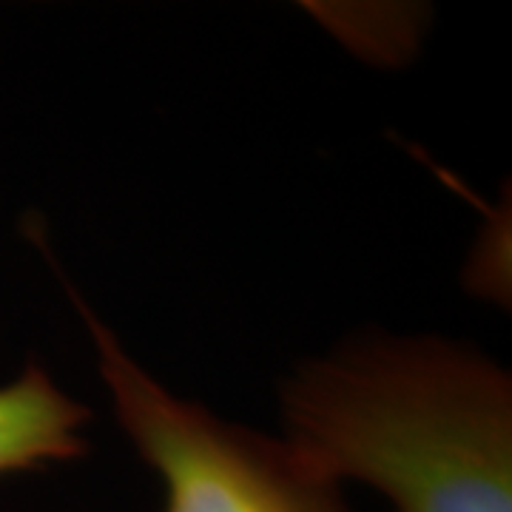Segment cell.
Segmentation results:
<instances>
[{
  "label": "cell",
  "mask_w": 512,
  "mask_h": 512,
  "mask_svg": "<svg viewBox=\"0 0 512 512\" xmlns=\"http://www.w3.org/2000/svg\"><path fill=\"white\" fill-rule=\"evenodd\" d=\"M288 444L390 512H512V382L476 350L382 339L305 365L282 393Z\"/></svg>",
  "instance_id": "cell-1"
},
{
  "label": "cell",
  "mask_w": 512,
  "mask_h": 512,
  "mask_svg": "<svg viewBox=\"0 0 512 512\" xmlns=\"http://www.w3.org/2000/svg\"><path fill=\"white\" fill-rule=\"evenodd\" d=\"M72 299L123 430L163 478V512H353L342 487L319 476L288 441L220 421L200 404L171 396L77 293Z\"/></svg>",
  "instance_id": "cell-2"
},
{
  "label": "cell",
  "mask_w": 512,
  "mask_h": 512,
  "mask_svg": "<svg viewBox=\"0 0 512 512\" xmlns=\"http://www.w3.org/2000/svg\"><path fill=\"white\" fill-rule=\"evenodd\" d=\"M86 419V407L69 399L46 370L29 365L0 387V476L83 456Z\"/></svg>",
  "instance_id": "cell-3"
}]
</instances>
